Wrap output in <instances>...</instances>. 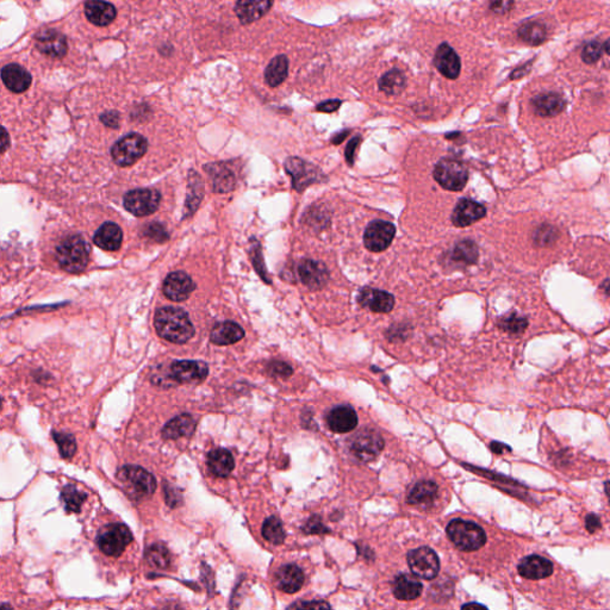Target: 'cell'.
I'll return each instance as SVG.
<instances>
[{"label": "cell", "mask_w": 610, "mask_h": 610, "mask_svg": "<svg viewBox=\"0 0 610 610\" xmlns=\"http://www.w3.org/2000/svg\"><path fill=\"white\" fill-rule=\"evenodd\" d=\"M154 326L162 338L173 343H185L195 335L191 319L181 307H161L155 315Z\"/></svg>", "instance_id": "obj_1"}, {"label": "cell", "mask_w": 610, "mask_h": 610, "mask_svg": "<svg viewBox=\"0 0 610 610\" xmlns=\"http://www.w3.org/2000/svg\"><path fill=\"white\" fill-rule=\"evenodd\" d=\"M91 247L79 235H71L62 240L56 247L59 265L67 272L78 273L84 271L89 264Z\"/></svg>", "instance_id": "obj_2"}, {"label": "cell", "mask_w": 610, "mask_h": 610, "mask_svg": "<svg viewBox=\"0 0 610 610\" xmlns=\"http://www.w3.org/2000/svg\"><path fill=\"white\" fill-rule=\"evenodd\" d=\"M449 540L463 552H475L487 544L483 528L472 521L454 518L446 528Z\"/></svg>", "instance_id": "obj_3"}, {"label": "cell", "mask_w": 610, "mask_h": 610, "mask_svg": "<svg viewBox=\"0 0 610 610\" xmlns=\"http://www.w3.org/2000/svg\"><path fill=\"white\" fill-rule=\"evenodd\" d=\"M117 477L134 499H147L157 490V480L153 475L140 466H124L119 470Z\"/></svg>", "instance_id": "obj_4"}, {"label": "cell", "mask_w": 610, "mask_h": 610, "mask_svg": "<svg viewBox=\"0 0 610 610\" xmlns=\"http://www.w3.org/2000/svg\"><path fill=\"white\" fill-rule=\"evenodd\" d=\"M434 179L449 191L458 193L466 186L468 172L463 162L453 159H442L437 164L433 172Z\"/></svg>", "instance_id": "obj_5"}, {"label": "cell", "mask_w": 610, "mask_h": 610, "mask_svg": "<svg viewBox=\"0 0 610 610\" xmlns=\"http://www.w3.org/2000/svg\"><path fill=\"white\" fill-rule=\"evenodd\" d=\"M148 142L142 135L131 133L114 145L111 155L114 161L121 167L134 165L146 154Z\"/></svg>", "instance_id": "obj_6"}, {"label": "cell", "mask_w": 610, "mask_h": 610, "mask_svg": "<svg viewBox=\"0 0 610 610\" xmlns=\"http://www.w3.org/2000/svg\"><path fill=\"white\" fill-rule=\"evenodd\" d=\"M133 542L130 530L123 523H111L104 527L97 537L100 551L110 556H118Z\"/></svg>", "instance_id": "obj_7"}, {"label": "cell", "mask_w": 610, "mask_h": 610, "mask_svg": "<svg viewBox=\"0 0 610 610\" xmlns=\"http://www.w3.org/2000/svg\"><path fill=\"white\" fill-rule=\"evenodd\" d=\"M285 171L292 178V186L297 193H303L310 185L319 183L324 178L317 166L295 157L286 159Z\"/></svg>", "instance_id": "obj_8"}, {"label": "cell", "mask_w": 610, "mask_h": 610, "mask_svg": "<svg viewBox=\"0 0 610 610\" xmlns=\"http://www.w3.org/2000/svg\"><path fill=\"white\" fill-rule=\"evenodd\" d=\"M408 566L415 577L432 580L440 571V561L437 553L429 547H418L408 553Z\"/></svg>", "instance_id": "obj_9"}, {"label": "cell", "mask_w": 610, "mask_h": 610, "mask_svg": "<svg viewBox=\"0 0 610 610\" xmlns=\"http://www.w3.org/2000/svg\"><path fill=\"white\" fill-rule=\"evenodd\" d=\"M161 195L152 188L133 190L124 196V207L136 217L150 216L158 210Z\"/></svg>", "instance_id": "obj_10"}, {"label": "cell", "mask_w": 610, "mask_h": 610, "mask_svg": "<svg viewBox=\"0 0 610 610\" xmlns=\"http://www.w3.org/2000/svg\"><path fill=\"white\" fill-rule=\"evenodd\" d=\"M384 449V440L376 430H361L352 439L350 451L360 461L367 463L379 456Z\"/></svg>", "instance_id": "obj_11"}, {"label": "cell", "mask_w": 610, "mask_h": 610, "mask_svg": "<svg viewBox=\"0 0 610 610\" xmlns=\"http://www.w3.org/2000/svg\"><path fill=\"white\" fill-rule=\"evenodd\" d=\"M396 235V228L392 223L376 219L370 223L364 234L365 247L373 253H380L388 250Z\"/></svg>", "instance_id": "obj_12"}, {"label": "cell", "mask_w": 610, "mask_h": 610, "mask_svg": "<svg viewBox=\"0 0 610 610\" xmlns=\"http://www.w3.org/2000/svg\"><path fill=\"white\" fill-rule=\"evenodd\" d=\"M207 364L200 361H176L171 366V376L181 384H198L207 378Z\"/></svg>", "instance_id": "obj_13"}, {"label": "cell", "mask_w": 610, "mask_h": 610, "mask_svg": "<svg viewBox=\"0 0 610 610\" xmlns=\"http://www.w3.org/2000/svg\"><path fill=\"white\" fill-rule=\"evenodd\" d=\"M196 285L191 276L184 272H173L164 283V293L166 297L174 302H183L191 295Z\"/></svg>", "instance_id": "obj_14"}, {"label": "cell", "mask_w": 610, "mask_h": 610, "mask_svg": "<svg viewBox=\"0 0 610 610\" xmlns=\"http://www.w3.org/2000/svg\"><path fill=\"white\" fill-rule=\"evenodd\" d=\"M434 65L444 77L452 80L460 75V58L449 43H442L438 47L434 56Z\"/></svg>", "instance_id": "obj_15"}, {"label": "cell", "mask_w": 610, "mask_h": 610, "mask_svg": "<svg viewBox=\"0 0 610 610\" xmlns=\"http://www.w3.org/2000/svg\"><path fill=\"white\" fill-rule=\"evenodd\" d=\"M300 281L311 290H319L329 281V272L321 261L307 259L298 267Z\"/></svg>", "instance_id": "obj_16"}, {"label": "cell", "mask_w": 610, "mask_h": 610, "mask_svg": "<svg viewBox=\"0 0 610 610\" xmlns=\"http://www.w3.org/2000/svg\"><path fill=\"white\" fill-rule=\"evenodd\" d=\"M36 47L50 58H62L67 53V41L61 32L54 29H43L36 35Z\"/></svg>", "instance_id": "obj_17"}, {"label": "cell", "mask_w": 610, "mask_h": 610, "mask_svg": "<svg viewBox=\"0 0 610 610\" xmlns=\"http://www.w3.org/2000/svg\"><path fill=\"white\" fill-rule=\"evenodd\" d=\"M487 215V209L482 204L471 200H461L458 202L452 214V223L458 228L472 226Z\"/></svg>", "instance_id": "obj_18"}, {"label": "cell", "mask_w": 610, "mask_h": 610, "mask_svg": "<svg viewBox=\"0 0 610 610\" xmlns=\"http://www.w3.org/2000/svg\"><path fill=\"white\" fill-rule=\"evenodd\" d=\"M361 307L370 309L373 312H390L395 307V298L391 293L377 290V288H366L361 290L358 297Z\"/></svg>", "instance_id": "obj_19"}, {"label": "cell", "mask_w": 610, "mask_h": 610, "mask_svg": "<svg viewBox=\"0 0 610 610\" xmlns=\"http://www.w3.org/2000/svg\"><path fill=\"white\" fill-rule=\"evenodd\" d=\"M523 578L530 580H545L553 573V564L544 556L532 554L525 556L518 566Z\"/></svg>", "instance_id": "obj_20"}, {"label": "cell", "mask_w": 610, "mask_h": 610, "mask_svg": "<svg viewBox=\"0 0 610 610\" xmlns=\"http://www.w3.org/2000/svg\"><path fill=\"white\" fill-rule=\"evenodd\" d=\"M535 115L540 117H554L563 112L566 105L564 98L559 93H542L530 100Z\"/></svg>", "instance_id": "obj_21"}, {"label": "cell", "mask_w": 610, "mask_h": 610, "mask_svg": "<svg viewBox=\"0 0 610 610\" xmlns=\"http://www.w3.org/2000/svg\"><path fill=\"white\" fill-rule=\"evenodd\" d=\"M273 1L269 0H241L235 5V12L242 24H250L269 11L272 8Z\"/></svg>", "instance_id": "obj_22"}, {"label": "cell", "mask_w": 610, "mask_h": 610, "mask_svg": "<svg viewBox=\"0 0 610 610\" xmlns=\"http://www.w3.org/2000/svg\"><path fill=\"white\" fill-rule=\"evenodd\" d=\"M357 425V413L350 405H338L328 415V426L335 433H350Z\"/></svg>", "instance_id": "obj_23"}, {"label": "cell", "mask_w": 610, "mask_h": 610, "mask_svg": "<svg viewBox=\"0 0 610 610\" xmlns=\"http://www.w3.org/2000/svg\"><path fill=\"white\" fill-rule=\"evenodd\" d=\"M304 572L297 565L290 564L281 566L276 575V584L278 589H281L288 594H295L303 587Z\"/></svg>", "instance_id": "obj_24"}, {"label": "cell", "mask_w": 610, "mask_h": 610, "mask_svg": "<svg viewBox=\"0 0 610 610\" xmlns=\"http://www.w3.org/2000/svg\"><path fill=\"white\" fill-rule=\"evenodd\" d=\"M422 589V583L416 577L407 573L398 575L392 582V592L396 599L401 601H413L417 599L421 595Z\"/></svg>", "instance_id": "obj_25"}, {"label": "cell", "mask_w": 610, "mask_h": 610, "mask_svg": "<svg viewBox=\"0 0 610 610\" xmlns=\"http://www.w3.org/2000/svg\"><path fill=\"white\" fill-rule=\"evenodd\" d=\"M93 241L102 250L115 252L122 246L123 233L116 223H104L103 226L97 231Z\"/></svg>", "instance_id": "obj_26"}, {"label": "cell", "mask_w": 610, "mask_h": 610, "mask_svg": "<svg viewBox=\"0 0 610 610\" xmlns=\"http://www.w3.org/2000/svg\"><path fill=\"white\" fill-rule=\"evenodd\" d=\"M85 15L87 20L98 27H106L116 18L117 11L115 6L106 1L91 0L85 4Z\"/></svg>", "instance_id": "obj_27"}, {"label": "cell", "mask_w": 610, "mask_h": 610, "mask_svg": "<svg viewBox=\"0 0 610 610\" xmlns=\"http://www.w3.org/2000/svg\"><path fill=\"white\" fill-rule=\"evenodd\" d=\"M1 79L6 85V87L15 93L27 91L31 85V75L29 72L22 66L16 63L5 66L1 71Z\"/></svg>", "instance_id": "obj_28"}, {"label": "cell", "mask_w": 610, "mask_h": 610, "mask_svg": "<svg viewBox=\"0 0 610 610\" xmlns=\"http://www.w3.org/2000/svg\"><path fill=\"white\" fill-rule=\"evenodd\" d=\"M212 179V188L215 193H229L235 188V176L231 169L223 164H209L204 166Z\"/></svg>", "instance_id": "obj_29"}, {"label": "cell", "mask_w": 610, "mask_h": 610, "mask_svg": "<svg viewBox=\"0 0 610 610\" xmlns=\"http://www.w3.org/2000/svg\"><path fill=\"white\" fill-rule=\"evenodd\" d=\"M245 336V330L235 322L219 323L214 327L210 334L212 343L219 346H228L236 343Z\"/></svg>", "instance_id": "obj_30"}, {"label": "cell", "mask_w": 610, "mask_h": 610, "mask_svg": "<svg viewBox=\"0 0 610 610\" xmlns=\"http://www.w3.org/2000/svg\"><path fill=\"white\" fill-rule=\"evenodd\" d=\"M196 423L193 416L188 414H183L178 417L171 420L162 429V437L166 440H176V439L188 437L195 432Z\"/></svg>", "instance_id": "obj_31"}, {"label": "cell", "mask_w": 610, "mask_h": 610, "mask_svg": "<svg viewBox=\"0 0 610 610\" xmlns=\"http://www.w3.org/2000/svg\"><path fill=\"white\" fill-rule=\"evenodd\" d=\"M207 466L212 475L224 478L229 476L234 470V458L226 449H214L207 456Z\"/></svg>", "instance_id": "obj_32"}, {"label": "cell", "mask_w": 610, "mask_h": 610, "mask_svg": "<svg viewBox=\"0 0 610 610\" xmlns=\"http://www.w3.org/2000/svg\"><path fill=\"white\" fill-rule=\"evenodd\" d=\"M438 496V485L432 480H422L411 489L408 495V503L411 506L430 504Z\"/></svg>", "instance_id": "obj_33"}, {"label": "cell", "mask_w": 610, "mask_h": 610, "mask_svg": "<svg viewBox=\"0 0 610 610\" xmlns=\"http://www.w3.org/2000/svg\"><path fill=\"white\" fill-rule=\"evenodd\" d=\"M288 74V59L286 55H278L269 61L265 69V80L271 87L283 84Z\"/></svg>", "instance_id": "obj_34"}, {"label": "cell", "mask_w": 610, "mask_h": 610, "mask_svg": "<svg viewBox=\"0 0 610 610\" xmlns=\"http://www.w3.org/2000/svg\"><path fill=\"white\" fill-rule=\"evenodd\" d=\"M378 86L382 92L386 93L389 96H397L407 87V78L399 69H391L380 78Z\"/></svg>", "instance_id": "obj_35"}, {"label": "cell", "mask_w": 610, "mask_h": 610, "mask_svg": "<svg viewBox=\"0 0 610 610\" xmlns=\"http://www.w3.org/2000/svg\"><path fill=\"white\" fill-rule=\"evenodd\" d=\"M478 255L476 243L471 240H463L456 245L451 257L458 265L468 266L476 264Z\"/></svg>", "instance_id": "obj_36"}, {"label": "cell", "mask_w": 610, "mask_h": 610, "mask_svg": "<svg viewBox=\"0 0 610 610\" xmlns=\"http://www.w3.org/2000/svg\"><path fill=\"white\" fill-rule=\"evenodd\" d=\"M518 36L527 44L537 47L545 42L547 31L544 24L539 22H527L522 24L518 29Z\"/></svg>", "instance_id": "obj_37"}, {"label": "cell", "mask_w": 610, "mask_h": 610, "mask_svg": "<svg viewBox=\"0 0 610 610\" xmlns=\"http://www.w3.org/2000/svg\"><path fill=\"white\" fill-rule=\"evenodd\" d=\"M146 561L155 568H167L171 564V553L162 542H155L146 551Z\"/></svg>", "instance_id": "obj_38"}, {"label": "cell", "mask_w": 610, "mask_h": 610, "mask_svg": "<svg viewBox=\"0 0 610 610\" xmlns=\"http://www.w3.org/2000/svg\"><path fill=\"white\" fill-rule=\"evenodd\" d=\"M261 533H262L264 539L273 544V545H281L285 542V537H286L283 523L276 516L266 518L264 525H262Z\"/></svg>", "instance_id": "obj_39"}, {"label": "cell", "mask_w": 610, "mask_h": 610, "mask_svg": "<svg viewBox=\"0 0 610 610\" xmlns=\"http://www.w3.org/2000/svg\"><path fill=\"white\" fill-rule=\"evenodd\" d=\"M61 497L65 503L66 511L68 513H79L83 503L86 499L84 492H79L73 485H67L62 490Z\"/></svg>", "instance_id": "obj_40"}, {"label": "cell", "mask_w": 610, "mask_h": 610, "mask_svg": "<svg viewBox=\"0 0 610 610\" xmlns=\"http://www.w3.org/2000/svg\"><path fill=\"white\" fill-rule=\"evenodd\" d=\"M558 238V231L556 228L549 224H542L537 226V231L533 234V240L537 246H549Z\"/></svg>", "instance_id": "obj_41"}, {"label": "cell", "mask_w": 610, "mask_h": 610, "mask_svg": "<svg viewBox=\"0 0 610 610\" xmlns=\"http://www.w3.org/2000/svg\"><path fill=\"white\" fill-rule=\"evenodd\" d=\"M54 439L58 444L59 451L61 453L62 457L66 458V459H71L73 457L74 453L77 451V442L71 434L54 433Z\"/></svg>", "instance_id": "obj_42"}, {"label": "cell", "mask_w": 610, "mask_h": 610, "mask_svg": "<svg viewBox=\"0 0 610 610\" xmlns=\"http://www.w3.org/2000/svg\"><path fill=\"white\" fill-rule=\"evenodd\" d=\"M250 242H252V247H250V257H252V262H253L254 267H255L257 273L260 274L261 278H262L266 283H271L269 274H267V271H266L265 269V265H264V259H262V254H261L260 243H259L255 238H252Z\"/></svg>", "instance_id": "obj_43"}, {"label": "cell", "mask_w": 610, "mask_h": 610, "mask_svg": "<svg viewBox=\"0 0 610 610\" xmlns=\"http://www.w3.org/2000/svg\"><path fill=\"white\" fill-rule=\"evenodd\" d=\"M527 326H528V321L525 317H520L518 315H511L509 317H506V319H503L501 323H499V327L503 330H506V331L511 333V334H521L522 331H525Z\"/></svg>", "instance_id": "obj_44"}, {"label": "cell", "mask_w": 610, "mask_h": 610, "mask_svg": "<svg viewBox=\"0 0 610 610\" xmlns=\"http://www.w3.org/2000/svg\"><path fill=\"white\" fill-rule=\"evenodd\" d=\"M603 54V46L599 42H596V41H592V42H589L584 46L583 50H582V60H583L585 63L587 65H592V63H595V62L599 61L601 56Z\"/></svg>", "instance_id": "obj_45"}, {"label": "cell", "mask_w": 610, "mask_h": 610, "mask_svg": "<svg viewBox=\"0 0 610 610\" xmlns=\"http://www.w3.org/2000/svg\"><path fill=\"white\" fill-rule=\"evenodd\" d=\"M145 235L147 238H152L153 241L160 242V243L167 241L169 238V233L161 223H150V226H147L145 229Z\"/></svg>", "instance_id": "obj_46"}, {"label": "cell", "mask_w": 610, "mask_h": 610, "mask_svg": "<svg viewBox=\"0 0 610 610\" xmlns=\"http://www.w3.org/2000/svg\"><path fill=\"white\" fill-rule=\"evenodd\" d=\"M288 610H333L326 601H297L288 606Z\"/></svg>", "instance_id": "obj_47"}, {"label": "cell", "mask_w": 610, "mask_h": 610, "mask_svg": "<svg viewBox=\"0 0 610 610\" xmlns=\"http://www.w3.org/2000/svg\"><path fill=\"white\" fill-rule=\"evenodd\" d=\"M304 533L307 534H324L329 533L330 530L328 527L323 525L322 520L319 516H312L307 520V523L303 527Z\"/></svg>", "instance_id": "obj_48"}, {"label": "cell", "mask_w": 610, "mask_h": 610, "mask_svg": "<svg viewBox=\"0 0 610 610\" xmlns=\"http://www.w3.org/2000/svg\"><path fill=\"white\" fill-rule=\"evenodd\" d=\"M164 489H165L166 503L169 504V507H179V504L181 503V492H177V489L171 487L169 484L165 483Z\"/></svg>", "instance_id": "obj_49"}, {"label": "cell", "mask_w": 610, "mask_h": 610, "mask_svg": "<svg viewBox=\"0 0 610 610\" xmlns=\"http://www.w3.org/2000/svg\"><path fill=\"white\" fill-rule=\"evenodd\" d=\"M361 138L360 136H355V138H352L350 140V143L347 145L346 147V161L350 166L354 165V159H355V152H357V148L359 147V143H360Z\"/></svg>", "instance_id": "obj_50"}, {"label": "cell", "mask_w": 610, "mask_h": 610, "mask_svg": "<svg viewBox=\"0 0 610 610\" xmlns=\"http://www.w3.org/2000/svg\"><path fill=\"white\" fill-rule=\"evenodd\" d=\"M340 105H341V100L338 99H330L326 100V102H322V103H319L317 106H316V110L317 111L321 112H334L340 108Z\"/></svg>", "instance_id": "obj_51"}, {"label": "cell", "mask_w": 610, "mask_h": 610, "mask_svg": "<svg viewBox=\"0 0 610 610\" xmlns=\"http://www.w3.org/2000/svg\"><path fill=\"white\" fill-rule=\"evenodd\" d=\"M269 371L273 374L281 377H288L292 373L290 366L284 364V362H273V364L269 365Z\"/></svg>", "instance_id": "obj_52"}, {"label": "cell", "mask_w": 610, "mask_h": 610, "mask_svg": "<svg viewBox=\"0 0 610 610\" xmlns=\"http://www.w3.org/2000/svg\"><path fill=\"white\" fill-rule=\"evenodd\" d=\"M585 527H587L589 533H595V532H597L602 527L601 518L595 514L587 515V518H585Z\"/></svg>", "instance_id": "obj_53"}, {"label": "cell", "mask_w": 610, "mask_h": 610, "mask_svg": "<svg viewBox=\"0 0 610 610\" xmlns=\"http://www.w3.org/2000/svg\"><path fill=\"white\" fill-rule=\"evenodd\" d=\"M514 6L513 1H494L490 4V8L492 12H495L497 15H504L507 12L511 11V8Z\"/></svg>", "instance_id": "obj_54"}, {"label": "cell", "mask_w": 610, "mask_h": 610, "mask_svg": "<svg viewBox=\"0 0 610 610\" xmlns=\"http://www.w3.org/2000/svg\"><path fill=\"white\" fill-rule=\"evenodd\" d=\"M102 119V122H103L105 126H108V127L111 128H117L119 124V115L118 112L110 111L105 112L104 115H102L100 117Z\"/></svg>", "instance_id": "obj_55"}, {"label": "cell", "mask_w": 610, "mask_h": 610, "mask_svg": "<svg viewBox=\"0 0 610 610\" xmlns=\"http://www.w3.org/2000/svg\"><path fill=\"white\" fill-rule=\"evenodd\" d=\"M532 61L528 62L526 66H521L520 68L515 69L514 72L511 74V80H514V79H520V78L525 77L528 72L530 71V65H532Z\"/></svg>", "instance_id": "obj_56"}, {"label": "cell", "mask_w": 610, "mask_h": 610, "mask_svg": "<svg viewBox=\"0 0 610 610\" xmlns=\"http://www.w3.org/2000/svg\"><path fill=\"white\" fill-rule=\"evenodd\" d=\"M8 146H10V138L8 131L5 130L4 128L0 127V153L8 150Z\"/></svg>", "instance_id": "obj_57"}, {"label": "cell", "mask_w": 610, "mask_h": 610, "mask_svg": "<svg viewBox=\"0 0 610 610\" xmlns=\"http://www.w3.org/2000/svg\"><path fill=\"white\" fill-rule=\"evenodd\" d=\"M461 610H489L487 606H484L483 604H480V603L471 602L466 603L464 606H461Z\"/></svg>", "instance_id": "obj_58"}, {"label": "cell", "mask_w": 610, "mask_h": 610, "mask_svg": "<svg viewBox=\"0 0 610 610\" xmlns=\"http://www.w3.org/2000/svg\"><path fill=\"white\" fill-rule=\"evenodd\" d=\"M492 449L496 454H502L503 452H506V451H511L509 447H507L506 445H503L501 442H492Z\"/></svg>", "instance_id": "obj_59"}, {"label": "cell", "mask_w": 610, "mask_h": 610, "mask_svg": "<svg viewBox=\"0 0 610 610\" xmlns=\"http://www.w3.org/2000/svg\"><path fill=\"white\" fill-rule=\"evenodd\" d=\"M159 610H185L183 606L177 602H167L165 606H162Z\"/></svg>", "instance_id": "obj_60"}, {"label": "cell", "mask_w": 610, "mask_h": 610, "mask_svg": "<svg viewBox=\"0 0 610 610\" xmlns=\"http://www.w3.org/2000/svg\"><path fill=\"white\" fill-rule=\"evenodd\" d=\"M348 133H350V131H342V133H340V134H338L336 135V136H334V138H331V142L334 143V145H340V143H341L342 141H343V140L347 138V135H348Z\"/></svg>", "instance_id": "obj_61"}, {"label": "cell", "mask_w": 610, "mask_h": 610, "mask_svg": "<svg viewBox=\"0 0 610 610\" xmlns=\"http://www.w3.org/2000/svg\"><path fill=\"white\" fill-rule=\"evenodd\" d=\"M0 610H13V609H12V606H10V604H8V603H4V604H1V606H0Z\"/></svg>", "instance_id": "obj_62"}, {"label": "cell", "mask_w": 610, "mask_h": 610, "mask_svg": "<svg viewBox=\"0 0 610 610\" xmlns=\"http://www.w3.org/2000/svg\"><path fill=\"white\" fill-rule=\"evenodd\" d=\"M0 407H1V398H0Z\"/></svg>", "instance_id": "obj_63"}]
</instances>
